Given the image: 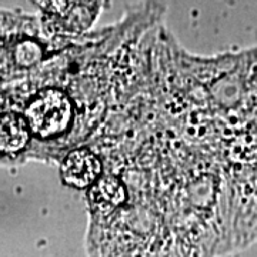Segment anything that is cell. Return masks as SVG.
Here are the masks:
<instances>
[{"label":"cell","mask_w":257,"mask_h":257,"mask_svg":"<svg viewBox=\"0 0 257 257\" xmlns=\"http://www.w3.org/2000/svg\"><path fill=\"white\" fill-rule=\"evenodd\" d=\"M60 173L64 183L77 189H90L103 175V163L97 153L87 146L77 147L63 157Z\"/></svg>","instance_id":"1"}]
</instances>
